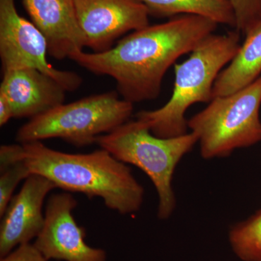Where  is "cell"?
<instances>
[{
  "mask_svg": "<svg viewBox=\"0 0 261 261\" xmlns=\"http://www.w3.org/2000/svg\"><path fill=\"white\" fill-rule=\"evenodd\" d=\"M218 25L200 15H177L132 32L109 50L79 51L69 59L94 74L112 77L117 92L128 102L152 100L161 94L170 67L214 34Z\"/></svg>",
  "mask_w": 261,
  "mask_h": 261,
  "instance_id": "obj_1",
  "label": "cell"
},
{
  "mask_svg": "<svg viewBox=\"0 0 261 261\" xmlns=\"http://www.w3.org/2000/svg\"><path fill=\"white\" fill-rule=\"evenodd\" d=\"M23 145V144H22ZM24 158L32 174L50 180L57 188L99 197L111 210L135 214L144 202L145 190L125 163L100 148L88 154H70L42 142L23 144Z\"/></svg>",
  "mask_w": 261,
  "mask_h": 261,
  "instance_id": "obj_2",
  "label": "cell"
},
{
  "mask_svg": "<svg viewBox=\"0 0 261 261\" xmlns=\"http://www.w3.org/2000/svg\"><path fill=\"white\" fill-rule=\"evenodd\" d=\"M240 38L237 30L205 38L188 59L174 65V87L168 102L154 111H140L136 118L146 122L152 135L160 138L188 133L187 109L195 103L211 102L215 82L238 53Z\"/></svg>",
  "mask_w": 261,
  "mask_h": 261,
  "instance_id": "obj_3",
  "label": "cell"
},
{
  "mask_svg": "<svg viewBox=\"0 0 261 261\" xmlns=\"http://www.w3.org/2000/svg\"><path fill=\"white\" fill-rule=\"evenodd\" d=\"M197 143L198 137L193 132L172 138L155 137L148 124L137 118L101 136L97 141L100 148L149 176L159 195L158 216L161 220L168 219L176 207L172 181L176 166Z\"/></svg>",
  "mask_w": 261,
  "mask_h": 261,
  "instance_id": "obj_4",
  "label": "cell"
},
{
  "mask_svg": "<svg viewBox=\"0 0 261 261\" xmlns=\"http://www.w3.org/2000/svg\"><path fill=\"white\" fill-rule=\"evenodd\" d=\"M119 96L112 91L63 103L29 119L19 128L15 141L23 145L60 138L76 147L97 143L99 137L129 121L134 104Z\"/></svg>",
  "mask_w": 261,
  "mask_h": 261,
  "instance_id": "obj_5",
  "label": "cell"
},
{
  "mask_svg": "<svg viewBox=\"0 0 261 261\" xmlns=\"http://www.w3.org/2000/svg\"><path fill=\"white\" fill-rule=\"evenodd\" d=\"M261 75L241 90L211 99L188 120L198 137L202 159L226 158L237 149L261 142Z\"/></svg>",
  "mask_w": 261,
  "mask_h": 261,
  "instance_id": "obj_6",
  "label": "cell"
},
{
  "mask_svg": "<svg viewBox=\"0 0 261 261\" xmlns=\"http://www.w3.org/2000/svg\"><path fill=\"white\" fill-rule=\"evenodd\" d=\"M48 44L32 22L19 15L15 0H0V60L3 73L21 68H35L53 77L67 92L81 87L78 73L56 69L47 61Z\"/></svg>",
  "mask_w": 261,
  "mask_h": 261,
  "instance_id": "obj_7",
  "label": "cell"
},
{
  "mask_svg": "<svg viewBox=\"0 0 261 261\" xmlns=\"http://www.w3.org/2000/svg\"><path fill=\"white\" fill-rule=\"evenodd\" d=\"M77 205L69 192L51 195L46 205L44 226L34 246L48 260L106 261L104 250L86 243L85 228L79 226L73 217Z\"/></svg>",
  "mask_w": 261,
  "mask_h": 261,
  "instance_id": "obj_8",
  "label": "cell"
},
{
  "mask_svg": "<svg viewBox=\"0 0 261 261\" xmlns=\"http://www.w3.org/2000/svg\"><path fill=\"white\" fill-rule=\"evenodd\" d=\"M75 13L92 53H103L123 34L149 25L147 7L140 0H74Z\"/></svg>",
  "mask_w": 261,
  "mask_h": 261,
  "instance_id": "obj_9",
  "label": "cell"
},
{
  "mask_svg": "<svg viewBox=\"0 0 261 261\" xmlns=\"http://www.w3.org/2000/svg\"><path fill=\"white\" fill-rule=\"evenodd\" d=\"M56 188L53 181L41 175L32 174L25 180L1 217L0 257L37 238L44 224V200Z\"/></svg>",
  "mask_w": 261,
  "mask_h": 261,
  "instance_id": "obj_10",
  "label": "cell"
},
{
  "mask_svg": "<svg viewBox=\"0 0 261 261\" xmlns=\"http://www.w3.org/2000/svg\"><path fill=\"white\" fill-rule=\"evenodd\" d=\"M25 10L48 44L55 59L70 58L87 47V39L77 20L74 0H22Z\"/></svg>",
  "mask_w": 261,
  "mask_h": 261,
  "instance_id": "obj_11",
  "label": "cell"
},
{
  "mask_svg": "<svg viewBox=\"0 0 261 261\" xmlns=\"http://www.w3.org/2000/svg\"><path fill=\"white\" fill-rule=\"evenodd\" d=\"M3 74L0 92L9 99L13 118L32 119L64 103L66 89L40 70L25 68Z\"/></svg>",
  "mask_w": 261,
  "mask_h": 261,
  "instance_id": "obj_12",
  "label": "cell"
},
{
  "mask_svg": "<svg viewBox=\"0 0 261 261\" xmlns=\"http://www.w3.org/2000/svg\"><path fill=\"white\" fill-rule=\"evenodd\" d=\"M245 39L227 67L218 75L212 99L241 90L261 75V20L245 34Z\"/></svg>",
  "mask_w": 261,
  "mask_h": 261,
  "instance_id": "obj_13",
  "label": "cell"
},
{
  "mask_svg": "<svg viewBox=\"0 0 261 261\" xmlns=\"http://www.w3.org/2000/svg\"><path fill=\"white\" fill-rule=\"evenodd\" d=\"M147 7L149 16L173 18L195 15L211 19L218 24L236 28L234 11L228 0H140Z\"/></svg>",
  "mask_w": 261,
  "mask_h": 261,
  "instance_id": "obj_14",
  "label": "cell"
},
{
  "mask_svg": "<svg viewBox=\"0 0 261 261\" xmlns=\"http://www.w3.org/2000/svg\"><path fill=\"white\" fill-rule=\"evenodd\" d=\"M230 245L243 261H261V208L230 228Z\"/></svg>",
  "mask_w": 261,
  "mask_h": 261,
  "instance_id": "obj_15",
  "label": "cell"
},
{
  "mask_svg": "<svg viewBox=\"0 0 261 261\" xmlns=\"http://www.w3.org/2000/svg\"><path fill=\"white\" fill-rule=\"evenodd\" d=\"M32 175L24 159L0 168V217L3 216L20 181Z\"/></svg>",
  "mask_w": 261,
  "mask_h": 261,
  "instance_id": "obj_16",
  "label": "cell"
},
{
  "mask_svg": "<svg viewBox=\"0 0 261 261\" xmlns=\"http://www.w3.org/2000/svg\"><path fill=\"white\" fill-rule=\"evenodd\" d=\"M232 5L236 18V28L245 34L261 20V0H228Z\"/></svg>",
  "mask_w": 261,
  "mask_h": 261,
  "instance_id": "obj_17",
  "label": "cell"
},
{
  "mask_svg": "<svg viewBox=\"0 0 261 261\" xmlns=\"http://www.w3.org/2000/svg\"><path fill=\"white\" fill-rule=\"evenodd\" d=\"M0 261H49L36 248L34 244L27 243L15 248Z\"/></svg>",
  "mask_w": 261,
  "mask_h": 261,
  "instance_id": "obj_18",
  "label": "cell"
},
{
  "mask_svg": "<svg viewBox=\"0 0 261 261\" xmlns=\"http://www.w3.org/2000/svg\"><path fill=\"white\" fill-rule=\"evenodd\" d=\"M13 118V107L6 94L0 92V126H3Z\"/></svg>",
  "mask_w": 261,
  "mask_h": 261,
  "instance_id": "obj_19",
  "label": "cell"
}]
</instances>
